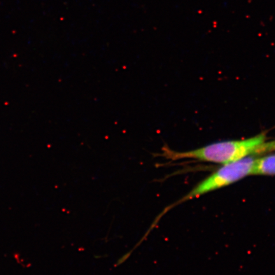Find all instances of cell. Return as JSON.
<instances>
[{
    "label": "cell",
    "mask_w": 275,
    "mask_h": 275,
    "mask_svg": "<svg viewBox=\"0 0 275 275\" xmlns=\"http://www.w3.org/2000/svg\"><path fill=\"white\" fill-rule=\"evenodd\" d=\"M266 139V133H261L247 139L214 143L185 152H176L164 146L162 154L157 155L173 161L188 159L225 164L255 155L257 150Z\"/></svg>",
    "instance_id": "cell-1"
},
{
    "label": "cell",
    "mask_w": 275,
    "mask_h": 275,
    "mask_svg": "<svg viewBox=\"0 0 275 275\" xmlns=\"http://www.w3.org/2000/svg\"><path fill=\"white\" fill-rule=\"evenodd\" d=\"M255 159L252 156L223 164L222 167L195 185L180 201H188L230 185L251 175Z\"/></svg>",
    "instance_id": "cell-2"
},
{
    "label": "cell",
    "mask_w": 275,
    "mask_h": 275,
    "mask_svg": "<svg viewBox=\"0 0 275 275\" xmlns=\"http://www.w3.org/2000/svg\"><path fill=\"white\" fill-rule=\"evenodd\" d=\"M252 175L275 176V154L255 159Z\"/></svg>",
    "instance_id": "cell-3"
},
{
    "label": "cell",
    "mask_w": 275,
    "mask_h": 275,
    "mask_svg": "<svg viewBox=\"0 0 275 275\" xmlns=\"http://www.w3.org/2000/svg\"><path fill=\"white\" fill-rule=\"evenodd\" d=\"M275 151V139L270 142H264L261 144L256 151L255 155L266 154V153Z\"/></svg>",
    "instance_id": "cell-4"
}]
</instances>
